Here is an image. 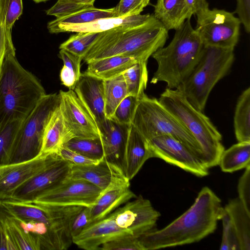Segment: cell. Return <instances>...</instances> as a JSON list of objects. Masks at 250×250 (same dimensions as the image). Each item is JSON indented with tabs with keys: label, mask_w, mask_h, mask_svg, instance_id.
I'll return each mask as SVG.
<instances>
[{
	"label": "cell",
	"mask_w": 250,
	"mask_h": 250,
	"mask_svg": "<svg viewBox=\"0 0 250 250\" xmlns=\"http://www.w3.org/2000/svg\"><path fill=\"white\" fill-rule=\"evenodd\" d=\"M221 199L208 187L203 188L193 205L164 228L139 237L144 250L182 246L198 242L212 233L222 217Z\"/></svg>",
	"instance_id": "6da1fadb"
},
{
	"label": "cell",
	"mask_w": 250,
	"mask_h": 250,
	"mask_svg": "<svg viewBox=\"0 0 250 250\" xmlns=\"http://www.w3.org/2000/svg\"><path fill=\"white\" fill-rule=\"evenodd\" d=\"M168 38V31L152 14L139 25L120 26L101 32L83 60L87 63L122 56L147 61L155 51L164 46Z\"/></svg>",
	"instance_id": "7a4b0ae2"
},
{
	"label": "cell",
	"mask_w": 250,
	"mask_h": 250,
	"mask_svg": "<svg viewBox=\"0 0 250 250\" xmlns=\"http://www.w3.org/2000/svg\"><path fill=\"white\" fill-rule=\"evenodd\" d=\"M46 94L40 81L16 55H8L0 75V131L11 122L25 119Z\"/></svg>",
	"instance_id": "3957f363"
},
{
	"label": "cell",
	"mask_w": 250,
	"mask_h": 250,
	"mask_svg": "<svg viewBox=\"0 0 250 250\" xmlns=\"http://www.w3.org/2000/svg\"><path fill=\"white\" fill-rule=\"evenodd\" d=\"M175 31L168 45L151 56L158 67L150 83L165 82L170 89L177 88L188 77L199 62L204 46L190 19Z\"/></svg>",
	"instance_id": "277c9868"
},
{
	"label": "cell",
	"mask_w": 250,
	"mask_h": 250,
	"mask_svg": "<svg viewBox=\"0 0 250 250\" xmlns=\"http://www.w3.org/2000/svg\"><path fill=\"white\" fill-rule=\"evenodd\" d=\"M158 100L192 134L199 143L208 168L219 164L225 150L222 136L209 118L194 107L178 89L166 88Z\"/></svg>",
	"instance_id": "5b68a950"
},
{
	"label": "cell",
	"mask_w": 250,
	"mask_h": 250,
	"mask_svg": "<svg viewBox=\"0 0 250 250\" xmlns=\"http://www.w3.org/2000/svg\"><path fill=\"white\" fill-rule=\"evenodd\" d=\"M234 58V49L204 45L199 62L176 89L194 107L203 111L212 89L228 74Z\"/></svg>",
	"instance_id": "8992f818"
},
{
	"label": "cell",
	"mask_w": 250,
	"mask_h": 250,
	"mask_svg": "<svg viewBox=\"0 0 250 250\" xmlns=\"http://www.w3.org/2000/svg\"><path fill=\"white\" fill-rule=\"evenodd\" d=\"M131 125L147 140L162 135L171 136L187 145L204 161L196 140L158 99L146 94L141 98Z\"/></svg>",
	"instance_id": "52a82bcc"
},
{
	"label": "cell",
	"mask_w": 250,
	"mask_h": 250,
	"mask_svg": "<svg viewBox=\"0 0 250 250\" xmlns=\"http://www.w3.org/2000/svg\"><path fill=\"white\" fill-rule=\"evenodd\" d=\"M59 93L46 94L23 120L18 133L9 164L28 161L41 152L45 127L59 107Z\"/></svg>",
	"instance_id": "ba28073f"
},
{
	"label": "cell",
	"mask_w": 250,
	"mask_h": 250,
	"mask_svg": "<svg viewBox=\"0 0 250 250\" xmlns=\"http://www.w3.org/2000/svg\"><path fill=\"white\" fill-rule=\"evenodd\" d=\"M241 24L232 13L209 9L197 17L195 29L204 45L234 49L239 40Z\"/></svg>",
	"instance_id": "9c48e42d"
},
{
	"label": "cell",
	"mask_w": 250,
	"mask_h": 250,
	"mask_svg": "<svg viewBox=\"0 0 250 250\" xmlns=\"http://www.w3.org/2000/svg\"><path fill=\"white\" fill-rule=\"evenodd\" d=\"M148 141L153 157L160 158L198 177L208 174L209 168L204 161L176 138L162 135Z\"/></svg>",
	"instance_id": "30bf717a"
},
{
	"label": "cell",
	"mask_w": 250,
	"mask_h": 250,
	"mask_svg": "<svg viewBox=\"0 0 250 250\" xmlns=\"http://www.w3.org/2000/svg\"><path fill=\"white\" fill-rule=\"evenodd\" d=\"M102 191L101 188L86 181L66 178L32 202L51 206L91 207Z\"/></svg>",
	"instance_id": "8fae6325"
},
{
	"label": "cell",
	"mask_w": 250,
	"mask_h": 250,
	"mask_svg": "<svg viewBox=\"0 0 250 250\" xmlns=\"http://www.w3.org/2000/svg\"><path fill=\"white\" fill-rule=\"evenodd\" d=\"M112 213L118 227L138 238L155 229L161 215L150 201L141 195L117 208Z\"/></svg>",
	"instance_id": "7c38bea8"
},
{
	"label": "cell",
	"mask_w": 250,
	"mask_h": 250,
	"mask_svg": "<svg viewBox=\"0 0 250 250\" xmlns=\"http://www.w3.org/2000/svg\"><path fill=\"white\" fill-rule=\"evenodd\" d=\"M71 164L54 153L48 164L20 186L9 200L32 202L39 196L65 179Z\"/></svg>",
	"instance_id": "4fadbf2b"
},
{
	"label": "cell",
	"mask_w": 250,
	"mask_h": 250,
	"mask_svg": "<svg viewBox=\"0 0 250 250\" xmlns=\"http://www.w3.org/2000/svg\"><path fill=\"white\" fill-rule=\"evenodd\" d=\"M59 108L63 120L73 137H100L97 124L73 90H60Z\"/></svg>",
	"instance_id": "5bb4252c"
},
{
	"label": "cell",
	"mask_w": 250,
	"mask_h": 250,
	"mask_svg": "<svg viewBox=\"0 0 250 250\" xmlns=\"http://www.w3.org/2000/svg\"><path fill=\"white\" fill-rule=\"evenodd\" d=\"M54 154L0 167V201L10 199L20 186L48 164Z\"/></svg>",
	"instance_id": "9a60e30c"
},
{
	"label": "cell",
	"mask_w": 250,
	"mask_h": 250,
	"mask_svg": "<svg viewBox=\"0 0 250 250\" xmlns=\"http://www.w3.org/2000/svg\"><path fill=\"white\" fill-rule=\"evenodd\" d=\"M129 182L122 171L116 174L110 185L102 191L90 207L91 223L104 218L122 204L137 197L130 189Z\"/></svg>",
	"instance_id": "2e32d148"
},
{
	"label": "cell",
	"mask_w": 250,
	"mask_h": 250,
	"mask_svg": "<svg viewBox=\"0 0 250 250\" xmlns=\"http://www.w3.org/2000/svg\"><path fill=\"white\" fill-rule=\"evenodd\" d=\"M94 119L99 132L105 126L104 80L81 73L73 90Z\"/></svg>",
	"instance_id": "e0dca14e"
},
{
	"label": "cell",
	"mask_w": 250,
	"mask_h": 250,
	"mask_svg": "<svg viewBox=\"0 0 250 250\" xmlns=\"http://www.w3.org/2000/svg\"><path fill=\"white\" fill-rule=\"evenodd\" d=\"M130 235L131 234L117 226L111 212L104 218L90 224L72 238V242L83 250H97L108 241Z\"/></svg>",
	"instance_id": "ac0fdd59"
},
{
	"label": "cell",
	"mask_w": 250,
	"mask_h": 250,
	"mask_svg": "<svg viewBox=\"0 0 250 250\" xmlns=\"http://www.w3.org/2000/svg\"><path fill=\"white\" fill-rule=\"evenodd\" d=\"M130 126L107 119L105 126L100 132L104 159L124 173L125 154Z\"/></svg>",
	"instance_id": "d6986e66"
},
{
	"label": "cell",
	"mask_w": 250,
	"mask_h": 250,
	"mask_svg": "<svg viewBox=\"0 0 250 250\" xmlns=\"http://www.w3.org/2000/svg\"><path fill=\"white\" fill-rule=\"evenodd\" d=\"M151 158L153 156L148 141L131 125L124 159V173L126 178L132 180Z\"/></svg>",
	"instance_id": "ffe728a7"
},
{
	"label": "cell",
	"mask_w": 250,
	"mask_h": 250,
	"mask_svg": "<svg viewBox=\"0 0 250 250\" xmlns=\"http://www.w3.org/2000/svg\"><path fill=\"white\" fill-rule=\"evenodd\" d=\"M119 171L122 170L109 164L104 158L95 164L83 166L71 164L66 178L86 181L103 190L110 185Z\"/></svg>",
	"instance_id": "44dd1931"
},
{
	"label": "cell",
	"mask_w": 250,
	"mask_h": 250,
	"mask_svg": "<svg viewBox=\"0 0 250 250\" xmlns=\"http://www.w3.org/2000/svg\"><path fill=\"white\" fill-rule=\"evenodd\" d=\"M153 14L167 31L180 28L191 14L185 0H157Z\"/></svg>",
	"instance_id": "7402d4cb"
},
{
	"label": "cell",
	"mask_w": 250,
	"mask_h": 250,
	"mask_svg": "<svg viewBox=\"0 0 250 250\" xmlns=\"http://www.w3.org/2000/svg\"><path fill=\"white\" fill-rule=\"evenodd\" d=\"M73 138L64 124L59 106L45 127L39 156L58 153L64 144Z\"/></svg>",
	"instance_id": "603a6c76"
},
{
	"label": "cell",
	"mask_w": 250,
	"mask_h": 250,
	"mask_svg": "<svg viewBox=\"0 0 250 250\" xmlns=\"http://www.w3.org/2000/svg\"><path fill=\"white\" fill-rule=\"evenodd\" d=\"M150 14L126 17H108L78 25H70L60 29L58 33L62 32L101 33L120 26H136L146 22Z\"/></svg>",
	"instance_id": "cb8c5ba5"
},
{
	"label": "cell",
	"mask_w": 250,
	"mask_h": 250,
	"mask_svg": "<svg viewBox=\"0 0 250 250\" xmlns=\"http://www.w3.org/2000/svg\"><path fill=\"white\" fill-rule=\"evenodd\" d=\"M138 61L128 57L113 56L91 61L85 73L107 80L123 74Z\"/></svg>",
	"instance_id": "d4e9b609"
},
{
	"label": "cell",
	"mask_w": 250,
	"mask_h": 250,
	"mask_svg": "<svg viewBox=\"0 0 250 250\" xmlns=\"http://www.w3.org/2000/svg\"><path fill=\"white\" fill-rule=\"evenodd\" d=\"M234 228L240 250H250V214L238 198L231 199L224 208Z\"/></svg>",
	"instance_id": "484cf974"
},
{
	"label": "cell",
	"mask_w": 250,
	"mask_h": 250,
	"mask_svg": "<svg viewBox=\"0 0 250 250\" xmlns=\"http://www.w3.org/2000/svg\"><path fill=\"white\" fill-rule=\"evenodd\" d=\"M115 17V7L100 9L93 6L68 16L51 21L47 24V29L50 33L58 34L60 29L65 26L84 24L102 18Z\"/></svg>",
	"instance_id": "4316f807"
},
{
	"label": "cell",
	"mask_w": 250,
	"mask_h": 250,
	"mask_svg": "<svg viewBox=\"0 0 250 250\" xmlns=\"http://www.w3.org/2000/svg\"><path fill=\"white\" fill-rule=\"evenodd\" d=\"M218 165L222 171L231 173L250 165V142H238L224 150Z\"/></svg>",
	"instance_id": "83f0119b"
},
{
	"label": "cell",
	"mask_w": 250,
	"mask_h": 250,
	"mask_svg": "<svg viewBox=\"0 0 250 250\" xmlns=\"http://www.w3.org/2000/svg\"><path fill=\"white\" fill-rule=\"evenodd\" d=\"M234 128L238 142H250V87L239 96L234 115Z\"/></svg>",
	"instance_id": "f1b7e54d"
},
{
	"label": "cell",
	"mask_w": 250,
	"mask_h": 250,
	"mask_svg": "<svg viewBox=\"0 0 250 250\" xmlns=\"http://www.w3.org/2000/svg\"><path fill=\"white\" fill-rule=\"evenodd\" d=\"M147 61H138L123 74L128 94L140 99L146 94L148 81Z\"/></svg>",
	"instance_id": "f546056e"
},
{
	"label": "cell",
	"mask_w": 250,
	"mask_h": 250,
	"mask_svg": "<svg viewBox=\"0 0 250 250\" xmlns=\"http://www.w3.org/2000/svg\"><path fill=\"white\" fill-rule=\"evenodd\" d=\"M104 92L105 114L110 119L118 104L128 95L123 74L104 80Z\"/></svg>",
	"instance_id": "4dcf8cb0"
},
{
	"label": "cell",
	"mask_w": 250,
	"mask_h": 250,
	"mask_svg": "<svg viewBox=\"0 0 250 250\" xmlns=\"http://www.w3.org/2000/svg\"><path fill=\"white\" fill-rule=\"evenodd\" d=\"M4 223L15 242L18 250H39L41 245L38 237L25 232L17 221L11 215L2 213Z\"/></svg>",
	"instance_id": "1f68e13d"
},
{
	"label": "cell",
	"mask_w": 250,
	"mask_h": 250,
	"mask_svg": "<svg viewBox=\"0 0 250 250\" xmlns=\"http://www.w3.org/2000/svg\"><path fill=\"white\" fill-rule=\"evenodd\" d=\"M59 56L63 62L60 74L62 84L74 90L82 73L81 62L83 60L64 49H60Z\"/></svg>",
	"instance_id": "d6a6232c"
},
{
	"label": "cell",
	"mask_w": 250,
	"mask_h": 250,
	"mask_svg": "<svg viewBox=\"0 0 250 250\" xmlns=\"http://www.w3.org/2000/svg\"><path fill=\"white\" fill-rule=\"evenodd\" d=\"M100 33L78 32L62 43L60 49H64L83 60L98 39Z\"/></svg>",
	"instance_id": "836d02e7"
},
{
	"label": "cell",
	"mask_w": 250,
	"mask_h": 250,
	"mask_svg": "<svg viewBox=\"0 0 250 250\" xmlns=\"http://www.w3.org/2000/svg\"><path fill=\"white\" fill-rule=\"evenodd\" d=\"M62 146L92 159L100 161L104 158L100 137L95 139L74 137L66 142Z\"/></svg>",
	"instance_id": "e575fe53"
},
{
	"label": "cell",
	"mask_w": 250,
	"mask_h": 250,
	"mask_svg": "<svg viewBox=\"0 0 250 250\" xmlns=\"http://www.w3.org/2000/svg\"><path fill=\"white\" fill-rule=\"evenodd\" d=\"M24 120L11 122L0 131V167L10 163L16 139Z\"/></svg>",
	"instance_id": "d590c367"
},
{
	"label": "cell",
	"mask_w": 250,
	"mask_h": 250,
	"mask_svg": "<svg viewBox=\"0 0 250 250\" xmlns=\"http://www.w3.org/2000/svg\"><path fill=\"white\" fill-rule=\"evenodd\" d=\"M22 9V0H0V23L10 41H12V27L21 15Z\"/></svg>",
	"instance_id": "8d00e7d4"
},
{
	"label": "cell",
	"mask_w": 250,
	"mask_h": 250,
	"mask_svg": "<svg viewBox=\"0 0 250 250\" xmlns=\"http://www.w3.org/2000/svg\"><path fill=\"white\" fill-rule=\"evenodd\" d=\"M139 99L128 95L118 104L110 119L121 124L131 125Z\"/></svg>",
	"instance_id": "74e56055"
},
{
	"label": "cell",
	"mask_w": 250,
	"mask_h": 250,
	"mask_svg": "<svg viewBox=\"0 0 250 250\" xmlns=\"http://www.w3.org/2000/svg\"><path fill=\"white\" fill-rule=\"evenodd\" d=\"M223 234L220 250H240L239 240L230 218L224 208L221 219Z\"/></svg>",
	"instance_id": "f35d334b"
},
{
	"label": "cell",
	"mask_w": 250,
	"mask_h": 250,
	"mask_svg": "<svg viewBox=\"0 0 250 250\" xmlns=\"http://www.w3.org/2000/svg\"><path fill=\"white\" fill-rule=\"evenodd\" d=\"M93 6L94 5L79 3L68 0H58L46 13L48 15L54 16L56 19H60Z\"/></svg>",
	"instance_id": "ab89813d"
},
{
	"label": "cell",
	"mask_w": 250,
	"mask_h": 250,
	"mask_svg": "<svg viewBox=\"0 0 250 250\" xmlns=\"http://www.w3.org/2000/svg\"><path fill=\"white\" fill-rule=\"evenodd\" d=\"M99 250H144L139 238L133 235L118 237L103 244Z\"/></svg>",
	"instance_id": "60d3db41"
},
{
	"label": "cell",
	"mask_w": 250,
	"mask_h": 250,
	"mask_svg": "<svg viewBox=\"0 0 250 250\" xmlns=\"http://www.w3.org/2000/svg\"><path fill=\"white\" fill-rule=\"evenodd\" d=\"M150 0H120L115 7L116 17H126L141 14Z\"/></svg>",
	"instance_id": "b9f144b4"
},
{
	"label": "cell",
	"mask_w": 250,
	"mask_h": 250,
	"mask_svg": "<svg viewBox=\"0 0 250 250\" xmlns=\"http://www.w3.org/2000/svg\"><path fill=\"white\" fill-rule=\"evenodd\" d=\"M238 199L250 214V165L239 178L238 184Z\"/></svg>",
	"instance_id": "7bdbcfd3"
},
{
	"label": "cell",
	"mask_w": 250,
	"mask_h": 250,
	"mask_svg": "<svg viewBox=\"0 0 250 250\" xmlns=\"http://www.w3.org/2000/svg\"><path fill=\"white\" fill-rule=\"evenodd\" d=\"M58 153L63 160L74 165L83 166L95 164L101 161L87 158L64 146H62Z\"/></svg>",
	"instance_id": "ee69618b"
},
{
	"label": "cell",
	"mask_w": 250,
	"mask_h": 250,
	"mask_svg": "<svg viewBox=\"0 0 250 250\" xmlns=\"http://www.w3.org/2000/svg\"><path fill=\"white\" fill-rule=\"evenodd\" d=\"M91 224L90 207H85L74 218L71 227L72 237L78 235Z\"/></svg>",
	"instance_id": "f6af8a7d"
},
{
	"label": "cell",
	"mask_w": 250,
	"mask_h": 250,
	"mask_svg": "<svg viewBox=\"0 0 250 250\" xmlns=\"http://www.w3.org/2000/svg\"><path fill=\"white\" fill-rule=\"evenodd\" d=\"M238 16L246 32H250V0H236L235 12Z\"/></svg>",
	"instance_id": "bcb514c9"
},
{
	"label": "cell",
	"mask_w": 250,
	"mask_h": 250,
	"mask_svg": "<svg viewBox=\"0 0 250 250\" xmlns=\"http://www.w3.org/2000/svg\"><path fill=\"white\" fill-rule=\"evenodd\" d=\"M15 51L12 41L7 39L3 26L0 23V75L6 57L10 54L16 55Z\"/></svg>",
	"instance_id": "7dc6e473"
},
{
	"label": "cell",
	"mask_w": 250,
	"mask_h": 250,
	"mask_svg": "<svg viewBox=\"0 0 250 250\" xmlns=\"http://www.w3.org/2000/svg\"><path fill=\"white\" fill-rule=\"evenodd\" d=\"M1 215H0V250H18Z\"/></svg>",
	"instance_id": "c3c4849f"
},
{
	"label": "cell",
	"mask_w": 250,
	"mask_h": 250,
	"mask_svg": "<svg viewBox=\"0 0 250 250\" xmlns=\"http://www.w3.org/2000/svg\"><path fill=\"white\" fill-rule=\"evenodd\" d=\"M187 5L193 15L198 17L209 9L208 4L207 0H185Z\"/></svg>",
	"instance_id": "681fc988"
},
{
	"label": "cell",
	"mask_w": 250,
	"mask_h": 250,
	"mask_svg": "<svg viewBox=\"0 0 250 250\" xmlns=\"http://www.w3.org/2000/svg\"><path fill=\"white\" fill-rule=\"evenodd\" d=\"M75 2L93 5L95 0H68Z\"/></svg>",
	"instance_id": "f907efd6"
},
{
	"label": "cell",
	"mask_w": 250,
	"mask_h": 250,
	"mask_svg": "<svg viewBox=\"0 0 250 250\" xmlns=\"http://www.w3.org/2000/svg\"><path fill=\"white\" fill-rule=\"evenodd\" d=\"M32 0L36 3H40V2H45L49 0Z\"/></svg>",
	"instance_id": "816d5d0a"
}]
</instances>
